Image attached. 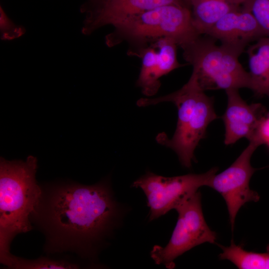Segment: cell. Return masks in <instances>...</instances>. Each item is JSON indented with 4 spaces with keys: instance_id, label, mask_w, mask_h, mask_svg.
<instances>
[{
    "instance_id": "1",
    "label": "cell",
    "mask_w": 269,
    "mask_h": 269,
    "mask_svg": "<svg viewBox=\"0 0 269 269\" xmlns=\"http://www.w3.org/2000/svg\"><path fill=\"white\" fill-rule=\"evenodd\" d=\"M41 187L30 219L45 237L44 251L72 252L94 264L125 213L109 178L91 185L60 181Z\"/></svg>"
},
{
    "instance_id": "2",
    "label": "cell",
    "mask_w": 269,
    "mask_h": 269,
    "mask_svg": "<svg viewBox=\"0 0 269 269\" xmlns=\"http://www.w3.org/2000/svg\"><path fill=\"white\" fill-rule=\"evenodd\" d=\"M37 160L0 159V257L10 252L11 241L18 234L30 231V216L41 193L36 180Z\"/></svg>"
},
{
    "instance_id": "3",
    "label": "cell",
    "mask_w": 269,
    "mask_h": 269,
    "mask_svg": "<svg viewBox=\"0 0 269 269\" xmlns=\"http://www.w3.org/2000/svg\"><path fill=\"white\" fill-rule=\"evenodd\" d=\"M164 102L173 103L177 109V122L173 136L169 139L164 133L156 139L159 143L172 149L182 165L190 168L195 161L194 151L200 141L205 137L207 128L218 118L214 107V99L207 96L191 76L179 90L155 98H141L139 107H146Z\"/></svg>"
},
{
    "instance_id": "4",
    "label": "cell",
    "mask_w": 269,
    "mask_h": 269,
    "mask_svg": "<svg viewBox=\"0 0 269 269\" xmlns=\"http://www.w3.org/2000/svg\"><path fill=\"white\" fill-rule=\"evenodd\" d=\"M113 26L106 37V44L111 47L128 42L132 46L129 55L161 38H171L181 47L201 35L194 25L190 8L175 4L155 7Z\"/></svg>"
},
{
    "instance_id": "5",
    "label": "cell",
    "mask_w": 269,
    "mask_h": 269,
    "mask_svg": "<svg viewBox=\"0 0 269 269\" xmlns=\"http://www.w3.org/2000/svg\"><path fill=\"white\" fill-rule=\"evenodd\" d=\"M215 39L201 35L181 47L185 61L192 66L191 76L205 91L251 89L250 75L239 61V55L216 44Z\"/></svg>"
},
{
    "instance_id": "6",
    "label": "cell",
    "mask_w": 269,
    "mask_h": 269,
    "mask_svg": "<svg viewBox=\"0 0 269 269\" xmlns=\"http://www.w3.org/2000/svg\"><path fill=\"white\" fill-rule=\"evenodd\" d=\"M176 226L165 247L154 246L150 257L156 265L166 268H175L174 260L192 248L203 244L215 243L216 233L212 231L204 217L200 192L198 191L178 205Z\"/></svg>"
},
{
    "instance_id": "7",
    "label": "cell",
    "mask_w": 269,
    "mask_h": 269,
    "mask_svg": "<svg viewBox=\"0 0 269 269\" xmlns=\"http://www.w3.org/2000/svg\"><path fill=\"white\" fill-rule=\"evenodd\" d=\"M218 168L214 167L200 174L190 173L174 177H164L150 171L135 180L132 186L143 191L149 208V220L164 215L198 191L200 187L210 186Z\"/></svg>"
},
{
    "instance_id": "8",
    "label": "cell",
    "mask_w": 269,
    "mask_h": 269,
    "mask_svg": "<svg viewBox=\"0 0 269 269\" xmlns=\"http://www.w3.org/2000/svg\"><path fill=\"white\" fill-rule=\"evenodd\" d=\"M261 145L256 139L249 141L248 146L228 168L215 175L209 186L219 192L225 200L232 231L240 209L247 202H257L260 199L259 194L250 188L249 183L257 170L251 165V158Z\"/></svg>"
},
{
    "instance_id": "9",
    "label": "cell",
    "mask_w": 269,
    "mask_h": 269,
    "mask_svg": "<svg viewBox=\"0 0 269 269\" xmlns=\"http://www.w3.org/2000/svg\"><path fill=\"white\" fill-rule=\"evenodd\" d=\"M170 4L187 6L183 0H87L80 9L85 14L82 32L90 35L103 26H114L140 13Z\"/></svg>"
},
{
    "instance_id": "10",
    "label": "cell",
    "mask_w": 269,
    "mask_h": 269,
    "mask_svg": "<svg viewBox=\"0 0 269 269\" xmlns=\"http://www.w3.org/2000/svg\"><path fill=\"white\" fill-rule=\"evenodd\" d=\"M225 91L227 105L222 116L225 128L224 143L233 144L242 138L249 141L255 139L267 114L266 108L260 103L248 104L240 96L238 89Z\"/></svg>"
},
{
    "instance_id": "11",
    "label": "cell",
    "mask_w": 269,
    "mask_h": 269,
    "mask_svg": "<svg viewBox=\"0 0 269 269\" xmlns=\"http://www.w3.org/2000/svg\"><path fill=\"white\" fill-rule=\"evenodd\" d=\"M204 34L239 55L250 43L266 36L252 14L243 7L224 15Z\"/></svg>"
},
{
    "instance_id": "12",
    "label": "cell",
    "mask_w": 269,
    "mask_h": 269,
    "mask_svg": "<svg viewBox=\"0 0 269 269\" xmlns=\"http://www.w3.org/2000/svg\"><path fill=\"white\" fill-rule=\"evenodd\" d=\"M131 55L137 56L141 60L136 86L141 89L144 95L153 96L160 87L159 79L171 72L172 69L160 56L153 42Z\"/></svg>"
},
{
    "instance_id": "13",
    "label": "cell",
    "mask_w": 269,
    "mask_h": 269,
    "mask_svg": "<svg viewBox=\"0 0 269 269\" xmlns=\"http://www.w3.org/2000/svg\"><path fill=\"white\" fill-rule=\"evenodd\" d=\"M245 0H189L194 26L201 34L227 13L243 7Z\"/></svg>"
},
{
    "instance_id": "14",
    "label": "cell",
    "mask_w": 269,
    "mask_h": 269,
    "mask_svg": "<svg viewBox=\"0 0 269 269\" xmlns=\"http://www.w3.org/2000/svg\"><path fill=\"white\" fill-rule=\"evenodd\" d=\"M255 42L247 50L250 89L258 97L269 98V37H263Z\"/></svg>"
},
{
    "instance_id": "15",
    "label": "cell",
    "mask_w": 269,
    "mask_h": 269,
    "mask_svg": "<svg viewBox=\"0 0 269 269\" xmlns=\"http://www.w3.org/2000/svg\"><path fill=\"white\" fill-rule=\"evenodd\" d=\"M218 246L222 250V253L219 255L220 259L230 261L239 269H269V246L267 251L263 253L246 251L242 246L236 245L233 241L229 246L221 245Z\"/></svg>"
},
{
    "instance_id": "16",
    "label": "cell",
    "mask_w": 269,
    "mask_h": 269,
    "mask_svg": "<svg viewBox=\"0 0 269 269\" xmlns=\"http://www.w3.org/2000/svg\"><path fill=\"white\" fill-rule=\"evenodd\" d=\"M0 263L13 269H77L78 263L64 259H54L41 257L37 259H25L9 253L0 257Z\"/></svg>"
},
{
    "instance_id": "17",
    "label": "cell",
    "mask_w": 269,
    "mask_h": 269,
    "mask_svg": "<svg viewBox=\"0 0 269 269\" xmlns=\"http://www.w3.org/2000/svg\"><path fill=\"white\" fill-rule=\"evenodd\" d=\"M243 7L252 14L265 35L269 37V0H245Z\"/></svg>"
},
{
    "instance_id": "18",
    "label": "cell",
    "mask_w": 269,
    "mask_h": 269,
    "mask_svg": "<svg viewBox=\"0 0 269 269\" xmlns=\"http://www.w3.org/2000/svg\"><path fill=\"white\" fill-rule=\"evenodd\" d=\"M1 37L4 40H11L21 36L25 31L22 26L16 25L6 15L0 6Z\"/></svg>"
},
{
    "instance_id": "19",
    "label": "cell",
    "mask_w": 269,
    "mask_h": 269,
    "mask_svg": "<svg viewBox=\"0 0 269 269\" xmlns=\"http://www.w3.org/2000/svg\"><path fill=\"white\" fill-rule=\"evenodd\" d=\"M255 139L262 144H266L269 149V111L262 121Z\"/></svg>"
},
{
    "instance_id": "20",
    "label": "cell",
    "mask_w": 269,
    "mask_h": 269,
    "mask_svg": "<svg viewBox=\"0 0 269 269\" xmlns=\"http://www.w3.org/2000/svg\"><path fill=\"white\" fill-rule=\"evenodd\" d=\"M183 1L185 2V3H186V4L188 6V3L189 0H183ZM188 7H189V6H188Z\"/></svg>"
}]
</instances>
